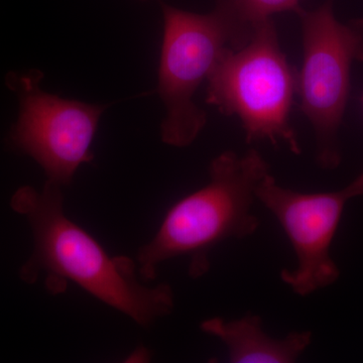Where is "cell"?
I'll list each match as a JSON object with an SVG mask.
<instances>
[{
  "label": "cell",
  "mask_w": 363,
  "mask_h": 363,
  "mask_svg": "<svg viewBox=\"0 0 363 363\" xmlns=\"http://www.w3.org/2000/svg\"><path fill=\"white\" fill-rule=\"evenodd\" d=\"M362 104H363V97H362Z\"/></svg>",
  "instance_id": "30bf717a"
},
{
  "label": "cell",
  "mask_w": 363,
  "mask_h": 363,
  "mask_svg": "<svg viewBox=\"0 0 363 363\" xmlns=\"http://www.w3.org/2000/svg\"><path fill=\"white\" fill-rule=\"evenodd\" d=\"M269 174V164L255 150L245 155L227 150L215 157L207 185L173 205L155 238L140 248V278L154 279L160 264L179 257L190 259L192 278L206 274L215 247L230 238H247L259 228L252 211L255 190Z\"/></svg>",
  "instance_id": "7a4b0ae2"
},
{
  "label": "cell",
  "mask_w": 363,
  "mask_h": 363,
  "mask_svg": "<svg viewBox=\"0 0 363 363\" xmlns=\"http://www.w3.org/2000/svg\"><path fill=\"white\" fill-rule=\"evenodd\" d=\"M241 21L255 26L269 20L274 14L285 11H297L300 0H229Z\"/></svg>",
  "instance_id": "9c48e42d"
},
{
  "label": "cell",
  "mask_w": 363,
  "mask_h": 363,
  "mask_svg": "<svg viewBox=\"0 0 363 363\" xmlns=\"http://www.w3.org/2000/svg\"><path fill=\"white\" fill-rule=\"evenodd\" d=\"M164 38L159 67V92L166 107L162 142L185 147L206 124L195 93L229 50L245 44L255 26L241 21L229 0L211 13L199 14L162 4Z\"/></svg>",
  "instance_id": "3957f363"
},
{
  "label": "cell",
  "mask_w": 363,
  "mask_h": 363,
  "mask_svg": "<svg viewBox=\"0 0 363 363\" xmlns=\"http://www.w3.org/2000/svg\"><path fill=\"white\" fill-rule=\"evenodd\" d=\"M206 102L240 119L248 143H284L301 154L291 125L297 73L279 47L272 18L255 26L250 39L222 57L207 80Z\"/></svg>",
  "instance_id": "277c9868"
},
{
  "label": "cell",
  "mask_w": 363,
  "mask_h": 363,
  "mask_svg": "<svg viewBox=\"0 0 363 363\" xmlns=\"http://www.w3.org/2000/svg\"><path fill=\"white\" fill-rule=\"evenodd\" d=\"M11 207L32 227L33 255L21 272L28 283L45 274L48 289L59 293L69 279L142 326H150L173 310L171 286L143 285L136 279L133 260L111 257L66 216L61 186L47 181L40 192L21 188L13 195Z\"/></svg>",
  "instance_id": "6da1fadb"
},
{
  "label": "cell",
  "mask_w": 363,
  "mask_h": 363,
  "mask_svg": "<svg viewBox=\"0 0 363 363\" xmlns=\"http://www.w3.org/2000/svg\"><path fill=\"white\" fill-rule=\"evenodd\" d=\"M205 333L225 345L229 362L293 363L307 350L312 341L309 331L293 332L284 338L267 335L260 317L245 315L240 319L216 317L201 324Z\"/></svg>",
  "instance_id": "ba28073f"
},
{
  "label": "cell",
  "mask_w": 363,
  "mask_h": 363,
  "mask_svg": "<svg viewBox=\"0 0 363 363\" xmlns=\"http://www.w3.org/2000/svg\"><path fill=\"white\" fill-rule=\"evenodd\" d=\"M40 78L38 73L16 82L21 112L11 140L44 169L48 181L63 187L92 161L91 145L105 107L45 93Z\"/></svg>",
  "instance_id": "52a82bcc"
},
{
  "label": "cell",
  "mask_w": 363,
  "mask_h": 363,
  "mask_svg": "<svg viewBox=\"0 0 363 363\" xmlns=\"http://www.w3.org/2000/svg\"><path fill=\"white\" fill-rule=\"evenodd\" d=\"M297 13L303 37L297 94L314 130L318 164L335 169L341 162L339 130L350 98L351 68L363 62V18L341 23L331 1Z\"/></svg>",
  "instance_id": "5b68a950"
},
{
  "label": "cell",
  "mask_w": 363,
  "mask_h": 363,
  "mask_svg": "<svg viewBox=\"0 0 363 363\" xmlns=\"http://www.w3.org/2000/svg\"><path fill=\"white\" fill-rule=\"evenodd\" d=\"M255 195L283 227L297 257L295 269L281 272V281L302 297L333 285L340 271L331 257L332 243L346 204L363 195V172L341 190L320 193L281 187L269 174Z\"/></svg>",
  "instance_id": "8992f818"
}]
</instances>
